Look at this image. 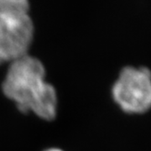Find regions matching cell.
<instances>
[{
	"label": "cell",
	"mask_w": 151,
	"mask_h": 151,
	"mask_svg": "<svg viewBox=\"0 0 151 151\" xmlns=\"http://www.w3.org/2000/svg\"><path fill=\"white\" fill-rule=\"evenodd\" d=\"M33 32V23L27 13L0 18V57L3 62H12L27 55Z\"/></svg>",
	"instance_id": "3"
},
{
	"label": "cell",
	"mask_w": 151,
	"mask_h": 151,
	"mask_svg": "<svg viewBox=\"0 0 151 151\" xmlns=\"http://www.w3.org/2000/svg\"><path fill=\"white\" fill-rule=\"evenodd\" d=\"M112 96L120 109L141 114L151 107V72L147 68L126 67L112 87Z\"/></svg>",
	"instance_id": "2"
},
{
	"label": "cell",
	"mask_w": 151,
	"mask_h": 151,
	"mask_svg": "<svg viewBox=\"0 0 151 151\" xmlns=\"http://www.w3.org/2000/svg\"><path fill=\"white\" fill-rule=\"evenodd\" d=\"M28 7V0H0V18L27 13Z\"/></svg>",
	"instance_id": "4"
},
{
	"label": "cell",
	"mask_w": 151,
	"mask_h": 151,
	"mask_svg": "<svg viewBox=\"0 0 151 151\" xmlns=\"http://www.w3.org/2000/svg\"><path fill=\"white\" fill-rule=\"evenodd\" d=\"M47 151H62V150H60L58 148H50V149H48Z\"/></svg>",
	"instance_id": "5"
},
{
	"label": "cell",
	"mask_w": 151,
	"mask_h": 151,
	"mask_svg": "<svg viewBox=\"0 0 151 151\" xmlns=\"http://www.w3.org/2000/svg\"><path fill=\"white\" fill-rule=\"evenodd\" d=\"M1 63H3V60H2L1 57H0V64H1Z\"/></svg>",
	"instance_id": "6"
},
{
	"label": "cell",
	"mask_w": 151,
	"mask_h": 151,
	"mask_svg": "<svg viewBox=\"0 0 151 151\" xmlns=\"http://www.w3.org/2000/svg\"><path fill=\"white\" fill-rule=\"evenodd\" d=\"M45 74L37 58L26 55L11 62L2 88L21 112L32 111L43 119L52 120L57 114V93L45 81Z\"/></svg>",
	"instance_id": "1"
}]
</instances>
